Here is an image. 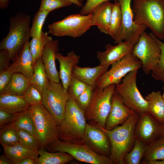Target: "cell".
<instances>
[{"label": "cell", "instance_id": "6da1fadb", "mask_svg": "<svg viewBox=\"0 0 164 164\" xmlns=\"http://www.w3.org/2000/svg\"><path fill=\"white\" fill-rule=\"evenodd\" d=\"M139 115L134 113L124 123L111 130L97 126L105 133L109 139L111 145L110 157L113 164H125V156L132 149L135 143V128Z\"/></svg>", "mask_w": 164, "mask_h": 164}, {"label": "cell", "instance_id": "7a4b0ae2", "mask_svg": "<svg viewBox=\"0 0 164 164\" xmlns=\"http://www.w3.org/2000/svg\"><path fill=\"white\" fill-rule=\"evenodd\" d=\"M133 21L145 24L160 40L164 39V0H133Z\"/></svg>", "mask_w": 164, "mask_h": 164}, {"label": "cell", "instance_id": "3957f363", "mask_svg": "<svg viewBox=\"0 0 164 164\" xmlns=\"http://www.w3.org/2000/svg\"><path fill=\"white\" fill-rule=\"evenodd\" d=\"M87 123L85 111L69 96L64 115L58 125L59 139L71 142L84 141Z\"/></svg>", "mask_w": 164, "mask_h": 164}, {"label": "cell", "instance_id": "277c9868", "mask_svg": "<svg viewBox=\"0 0 164 164\" xmlns=\"http://www.w3.org/2000/svg\"><path fill=\"white\" fill-rule=\"evenodd\" d=\"M28 110L33 121L41 148L46 150L59 139L58 124L42 103L30 106Z\"/></svg>", "mask_w": 164, "mask_h": 164}, {"label": "cell", "instance_id": "5b68a950", "mask_svg": "<svg viewBox=\"0 0 164 164\" xmlns=\"http://www.w3.org/2000/svg\"><path fill=\"white\" fill-rule=\"evenodd\" d=\"M31 17L23 12L16 14L10 18L9 32L0 43V50H6L10 60L31 37Z\"/></svg>", "mask_w": 164, "mask_h": 164}, {"label": "cell", "instance_id": "8992f818", "mask_svg": "<svg viewBox=\"0 0 164 164\" xmlns=\"http://www.w3.org/2000/svg\"><path fill=\"white\" fill-rule=\"evenodd\" d=\"M115 86V84H112L103 88H94L91 103L85 111L88 123L105 128Z\"/></svg>", "mask_w": 164, "mask_h": 164}, {"label": "cell", "instance_id": "52a82bcc", "mask_svg": "<svg viewBox=\"0 0 164 164\" xmlns=\"http://www.w3.org/2000/svg\"><path fill=\"white\" fill-rule=\"evenodd\" d=\"M46 150L50 152H66L74 159L83 162L91 164H113L109 157L97 154L84 141L71 142L59 139L52 143Z\"/></svg>", "mask_w": 164, "mask_h": 164}, {"label": "cell", "instance_id": "ba28073f", "mask_svg": "<svg viewBox=\"0 0 164 164\" xmlns=\"http://www.w3.org/2000/svg\"><path fill=\"white\" fill-rule=\"evenodd\" d=\"M138 70H135L128 73L121 83L116 85L115 91L121 96L127 106L140 114L147 111L148 104L137 85Z\"/></svg>", "mask_w": 164, "mask_h": 164}, {"label": "cell", "instance_id": "9c48e42d", "mask_svg": "<svg viewBox=\"0 0 164 164\" xmlns=\"http://www.w3.org/2000/svg\"><path fill=\"white\" fill-rule=\"evenodd\" d=\"M92 13L87 15L80 13L69 15L61 20L49 25L48 33L57 37H79L92 26Z\"/></svg>", "mask_w": 164, "mask_h": 164}, {"label": "cell", "instance_id": "30bf717a", "mask_svg": "<svg viewBox=\"0 0 164 164\" xmlns=\"http://www.w3.org/2000/svg\"><path fill=\"white\" fill-rule=\"evenodd\" d=\"M161 53L159 46L152 33L149 34L145 31L140 35L132 52V54L141 61V68L146 75L158 64Z\"/></svg>", "mask_w": 164, "mask_h": 164}, {"label": "cell", "instance_id": "8fae6325", "mask_svg": "<svg viewBox=\"0 0 164 164\" xmlns=\"http://www.w3.org/2000/svg\"><path fill=\"white\" fill-rule=\"evenodd\" d=\"M42 103L54 117L59 125L62 120L69 99L62 83H56L50 80L42 94Z\"/></svg>", "mask_w": 164, "mask_h": 164}, {"label": "cell", "instance_id": "7c38bea8", "mask_svg": "<svg viewBox=\"0 0 164 164\" xmlns=\"http://www.w3.org/2000/svg\"><path fill=\"white\" fill-rule=\"evenodd\" d=\"M111 65L110 69L99 79L96 87L103 88L112 84L120 83L129 72L141 68L142 63L132 53Z\"/></svg>", "mask_w": 164, "mask_h": 164}, {"label": "cell", "instance_id": "4fadbf2b", "mask_svg": "<svg viewBox=\"0 0 164 164\" xmlns=\"http://www.w3.org/2000/svg\"><path fill=\"white\" fill-rule=\"evenodd\" d=\"M135 133L136 138L147 145L164 136V124L147 111L139 114Z\"/></svg>", "mask_w": 164, "mask_h": 164}, {"label": "cell", "instance_id": "5bb4252c", "mask_svg": "<svg viewBox=\"0 0 164 164\" xmlns=\"http://www.w3.org/2000/svg\"><path fill=\"white\" fill-rule=\"evenodd\" d=\"M132 0H118L121 11L122 22L114 43L118 44L129 40L141 34L148 28L145 24H136L134 22V14L131 6Z\"/></svg>", "mask_w": 164, "mask_h": 164}, {"label": "cell", "instance_id": "9a60e30c", "mask_svg": "<svg viewBox=\"0 0 164 164\" xmlns=\"http://www.w3.org/2000/svg\"><path fill=\"white\" fill-rule=\"evenodd\" d=\"M141 34L137 35L129 40L123 41L116 45L110 44H106L105 46V51H98L97 53V57L100 64L110 66L132 53Z\"/></svg>", "mask_w": 164, "mask_h": 164}, {"label": "cell", "instance_id": "2e32d148", "mask_svg": "<svg viewBox=\"0 0 164 164\" xmlns=\"http://www.w3.org/2000/svg\"><path fill=\"white\" fill-rule=\"evenodd\" d=\"M84 141L97 154L110 157L111 145L109 139L105 133L98 126L87 123Z\"/></svg>", "mask_w": 164, "mask_h": 164}, {"label": "cell", "instance_id": "e0dca14e", "mask_svg": "<svg viewBox=\"0 0 164 164\" xmlns=\"http://www.w3.org/2000/svg\"><path fill=\"white\" fill-rule=\"evenodd\" d=\"M134 112L124 104L121 96L114 91L112 96L111 110L104 128L110 130L119 125L122 124Z\"/></svg>", "mask_w": 164, "mask_h": 164}, {"label": "cell", "instance_id": "ac0fdd59", "mask_svg": "<svg viewBox=\"0 0 164 164\" xmlns=\"http://www.w3.org/2000/svg\"><path fill=\"white\" fill-rule=\"evenodd\" d=\"M59 45L58 40L52 39L45 46L41 56L49 80L56 83L60 82L59 72L56 64V54L59 51Z\"/></svg>", "mask_w": 164, "mask_h": 164}, {"label": "cell", "instance_id": "d6986e66", "mask_svg": "<svg viewBox=\"0 0 164 164\" xmlns=\"http://www.w3.org/2000/svg\"><path fill=\"white\" fill-rule=\"evenodd\" d=\"M56 58L60 64V78L64 90L67 92L72 77L73 68L79 63L80 57L72 51L68 53L66 56L58 52Z\"/></svg>", "mask_w": 164, "mask_h": 164}, {"label": "cell", "instance_id": "ffe728a7", "mask_svg": "<svg viewBox=\"0 0 164 164\" xmlns=\"http://www.w3.org/2000/svg\"><path fill=\"white\" fill-rule=\"evenodd\" d=\"M10 66L15 73H20L29 80L33 72V58L29 47V42H26L15 56Z\"/></svg>", "mask_w": 164, "mask_h": 164}, {"label": "cell", "instance_id": "44dd1931", "mask_svg": "<svg viewBox=\"0 0 164 164\" xmlns=\"http://www.w3.org/2000/svg\"><path fill=\"white\" fill-rule=\"evenodd\" d=\"M110 66L99 64L93 67H81L77 65L73 68L72 77L80 80L95 88L98 80L108 70Z\"/></svg>", "mask_w": 164, "mask_h": 164}, {"label": "cell", "instance_id": "7402d4cb", "mask_svg": "<svg viewBox=\"0 0 164 164\" xmlns=\"http://www.w3.org/2000/svg\"><path fill=\"white\" fill-rule=\"evenodd\" d=\"M113 4L109 1L104 2L92 13L91 26H96L100 31L108 34L112 14Z\"/></svg>", "mask_w": 164, "mask_h": 164}, {"label": "cell", "instance_id": "603a6c76", "mask_svg": "<svg viewBox=\"0 0 164 164\" xmlns=\"http://www.w3.org/2000/svg\"><path fill=\"white\" fill-rule=\"evenodd\" d=\"M29 107L22 96L5 93L0 94V109L15 114Z\"/></svg>", "mask_w": 164, "mask_h": 164}, {"label": "cell", "instance_id": "cb8c5ba5", "mask_svg": "<svg viewBox=\"0 0 164 164\" xmlns=\"http://www.w3.org/2000/svg\"><path fill=\"white\" fill-rule=\"evenodd\" d=\"M2 146L4 154L13 164H19L22 161L27 158L35 160L39 156L38 152L27 149L19 143L12 146Z\"/></svg>", "mask_w": 164, "mask_h": 164}, {"label": "cell", "instance_id": "d4e9b609", "mask_svg": "<svg viewBox=\"0 0 164 164\" xmlns=\"http://www.w3.org/2000/svg\"><path fill=\"white\" fill-rule=\"evenodd\" d=\"M145 99L148 104L147 111L161 123L164 124V100L159 91L148 94Z\"/></svg>", "mask_w": 164, "mask_h": 164}, {"label": "cell", "instance_id": "484cf974", "mask_svg": "<svg viewBox=\"0 0 164 164\" xmlns=\"http://www.w3.org/2000/svg\"><path fill=\"white\" fill-rule=\"evenodd\" d=\"M38 152L39 156L34 160L35 164H64L74 159L70 155L65 152H50L42 148Z\"/></svg>", "mask_w": 164, "mask_h": 164}, {"label": "cell", "instance_id": "4316f807", "mask_svg": "<svg viewBox=\"0 0 164 164\" xmlns=\"http://www.w3.org/2000/svg\"><path fill=\"white\" fill-rule=\"evenodd\" d=\"M29 84L30 80L25 76L20 73H14L1 93H5L22 96Z\"/></svg>", "mask_w": 164, "mask_h": 164}, {"label": "cell", "instance_id": "83f0119b", "mask_svg": "<svg viewBox=\"0 0 164 164\" xmlns=\"http://www.w3.org/2000/svg\"><path fill=\"white\" fill-rule=\"evenodd\" d=\"M49 80L41 57L34 65L33 73L30 80V84L35 87L42 94L46 88Z\"/></svg>", "mask_w": 164, "mask_h": 164}, {"label": "cell", "instance_id": "f1b7e54d", "mask_svg": "<svg viewBox=\"0 0 164 164\" xmlns=\"http://www.w3.org/2000/svg\"><path fill=\"white\" fill-rule=\"evenodd\" d=\"M164 159V136L146 145L141 163Z\"/></svg>", "mask_w": 164, "mask_h": 164}, {"label": "cell", "instance_id": "f546056e", "mask_svg": "<svg viewBox=\"0 0 164 164\" xmlns=\"http://www.w3.org/2000/svg\"><path fill=\"white\" fill-rule=\"evenodd\" d=\"M11 123L18 130L27 131L37 139L34 123L28 109L15 114V117Z\"/></svg>", "mask_w": 164, "mask_h": 164}, {"label": "cell", "instance_id": "4dcf8cb0", "mask_svg": "<svg viewBox=\"0 0 164 164\" xmlns=\"http://www.w3.org/2000/svg\"><path fill=\"white\" fill-rule=\"evenodd\" d=\"M52 39L49 36L48 33L43 31L40 36L32 37L29 42V47L33 58V64L34 65L41 57L43 49L46 45Z\"/></svg>", "mask_w": 164, "mask_h": 164}, {"label": "cell", "instance_id": "1f68e13d", "mask_svg": "<svg viewBox=\"0 0 164 164\" xmlns=\"http://www.w3.org/2000/svg\"><path fill=\"white\" fill-rule=\"evenodd\" d=\"M0 143L2 146H10L19 143V130L12 123L0 128Z\"/></svg>", "mask_w": 164, "mask_h": 164}, {"label": "cell", "instance_id": "d6a6232c", "mask_svg": "<svg viewBox=\"0 0 164 164\" xmlns=\"http://www.w3.org/2000/svg\"><path fill=\"white\" fill-rule=\"evenodd\" d=\"M146 145L136 138L133 148L125 156V164L141 163L146 150Z\"/></svg>", "mask_w": 164, "mask_h": 164}, {"label": "cell", "instance_id": "836d02e7", "mask_svg": "<svg viewBox=\"0 0 164 164\" xmlns=\"http://www.w3.org/2000/svg\"><path fill=\"white\" fill-rule=\"evenodd\" d=\"M122 22L121 11L119 3L113 4L112 12L108 35L114 40L120 28Z\"/></svg>", "mask_w": 164, "mask_h": 164}, {"label": "cell", "instance_id": "e575fe53", "mask_svg": "<svg viewBox=\"0 0 164 164\" xmlns=\"http://www.w3.org/2000/svg\"><path fill=\"white\" fill-rule=\"evenodd\" d=\"M50 12L38 11L34 17L32 24L30 29L31 37H39L43 32L42 28L46 19Z\"/></svg>", "mask_w": 164, "mask_h": 164}, {"label": "cell", "instance_id": "d590c367", "mask_svg": "<svg viewBox=\"0 0 164 164\" xmlns=\"http://www.w3.org/2000/svg\"><path fill=\"white\" fill-rule=\"evenodd\" d=\"M19 143L27 149L38 152L41 148L36 138L26 131L19 130Z\"/></svg>", "mask_w": 164, "mask_h": 164}, {"label": "cell", "instance_id": "8d00e7d4", "mask_svg": "<svg viewBox=\"0 0 164 164\" xmlns=\"http://www.w3.org/2000/svg\"><path fill=\"white\" fill-rule=\"evenodd\" d=\"M152 35L159 46L161 53L158 64L151 72V75L155 80L161 81L164 84V43Z\"/></svg>", "mask_w": 164, "mask_h": 164}, {"label": "cell", "instance_id": "74e56055", "mask_svg": "<svg viewBox=\"0 0 164 164\" xmlns=\"http://www.w3.org/2000/svg\"><path fill=\"white\" fill-rule=\"evenodd\" d=\"M73 4L70 0H41L39 10L50 12L57 9L70 6Z\"/></svg>", "mask_w": 164, "mask_h": 164}, {"label": "cell", "instance_id": "f35d334b", "mask_svg": "<svg viewBox=\"0 0 164 164\" xmlns=\"http://www.w3.org/2000/svg\"><path fill=\"white\" fill-rule=\"evenodd\" d=\"M88 85L80 80L72 77L67 90L69 96L75 100L85 90Z\"/></svg>", "mask_w": 164, "mask_h": 164}, {"label": "cell", "instance_id": "ab89813d", "mask_svg": "<svg viewBox=\"0 0 164 164\" xmlns=\"http://www.w3.org/2000/svg\"><path fill=\"white\" fill-rule=\"evenodd\" d=\"M22 96L30 106L42 103V94L35 87L30 84Z\"/></svg>", "mask_w": 164, "mask_h": 164}, {"label": "cell", "instance_id": "60d3db41", "mask_svg": "<svg viewBox=\"0 0 164 164\" xmlns=\"http://www.w3.org/2000/svg\"><path fill=\"white\" fill-rule=\"evenodd\" d=\"M94 89L93 87L88 85L85 90L75 99L78 105L85 111L91 103Z\"/></svg>", "mask_w": 164, "mask_h": 164}, {"label": "cell", "instance_id": "b9f144b4", "mask_svg": "<svg viewBox=\"0 0 164 164\" xmlns=\"http://www.w3.org/2000/svg\"><path fill=\"white\" fill-rule=\"evenodd\" d=\"M114 1L118 2V0H87L85 5L82 7L79 13L83 15H87L92 13L94 9L102 3Z\"/></svg>", "mask_w": 164, "mask_h": 164}, {"label": "cell", "instance_id": "7bdbcfd3", "mask_svg": "<svg viewBox=\"0 0 164 164\" xmlns=\"http://www.w3.org/2000/svg\"><path fill=\"white\" fill-rule=\"evenodd\" d=\"M14 73L10 65L8 69L0 71V93L2 92L5 87L9 83Z\"/></svg>", "mask_w": 164, "mask_h": 164}, {"label": "cell", "instance_id": "ee69618b", "mask_svg": "<svg viewBox=\"0 0 164 164\" xmlns=\"http://www.w3.org/2000/svg\"><path fill=\"white\" fill-rule=\"evenodd\" d=\"M15 114H13L4 110L0 109V127L11 123L14 120Z\"/></svg>", "mask_w": 164, "mask_h": 164}, {"label": "cell", "instance_id": "f6af8a7d", "mask_svg": "<svg viewBox=\"0 0 164 164\" xmlns=\"http://www.w3.org/2000/svg\"><path fill=\"white\" fill-rule=\"evenodd\" d=\"M8 51L5 50H1L0 52V71L8 69L10 65Z\"/></svg>", "mask_w": 164, "mask_h": 164}, {"label": "cell", "instance_id": "bcb514c9", "mask_svg": "<svg viewBox=\"0 0 164 164\" xmlns=\"http://www.w3.org/2000/svg\"><path fill=\"white\" fill-rule=\"evenodd\" d=\"M0 164H13L12 161L5 154L0 156Z\"/></svg>", "mask_w": 164, "mask_h": 164}, {"label": "cell", "instance_id": "7dc6e473", "mask_svg": "<svg viewBox=\"0 0 164 164\" xmlns=\"http://www.w3.org/2000/svg\"><path fill=\"white\" fill-rule=\"evenodd\" d=\"M9 0H0V8L2 9H4L8 7Z\"/></svg>", "mask_w": 164, "mask_h": 164}, {"label": "cell", "instance_id": "c3c4849f", "mask_svg": "<svg viewBox=\"0 0 164 164\" xmlns=\"http://www.w3.org/2000/svg\"><path fill=\"white\" fill-rule=\"evenodd\" d=\"M19 164H35L34 160L30 158H26L22 161Z\"/></svg>", "mask_w": 164, "mask_h": 164}, {"label": "cell", "instance_id": "681fc988", "mask_svg": "<svg viewBox=\"0 0 164 164\" xmlns=\"http://www.w3.org/2000/svg\"><path fill=\"white\" fill-rule=\"evenodd\" d=\"M73 4L79 7H81L83 6V0H70Z\"/></svg>", "mask_w": 164, "mask_h": 164}, {"label": "cell", "instance_id": "f907efd6", "mask_svg": "<svg viewBox=\"0 0 164 164\" xmlns=\"http://www.w3.org/2000/svg\"><path fill=\"white\" fill-rule=\"evenodd\" d=\"M145 164H164V159L160 160L148 161Z\"/></svg>", "mask_w": 164, "mask_h": 164}, {"label": "cell", "instance_id": "816d5d0a", "mask_svg": "<svg viewBox=\"0 0 164 164\" xmlns=\"http://www.w3.org/2000/svg\"><path fill=\"white\" fill-rule=\"evenodd\" d=\"M162 89L163 90V94H162V97L163 99V100H164V86L163 87Z\"/></svg>", "mask_w": 164, "mask_h": 164}]
</instances>
